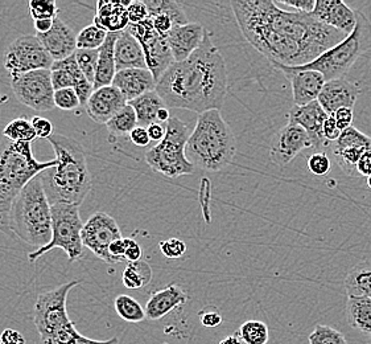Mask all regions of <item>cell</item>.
<instances>
[{
  "instance_id": "f35d334b",
  "label": "cell",
  "mask_w": 371,
  "mask_h": 344,
  "mask_svg": "<svg viewBox=\"0 0 371 344\" xmlns=\"http://www.w3.org/2000/svg\"><path fill=\"white\" fill-rule=\"evenodd\" d=\"M107 35L106 31L98 28L95 24L88 25L77 35V49L98 51L105 44Z\"/></svg>"
},
{
  "instance_id": "7a4b0ae2",
  "label": "cell",
  "mask_w": 371,
  "mask_h": 344,
  "mask_svg": "<svg viewBox=\"0 0 371 344\" xmlns=\"http://www.w3.org/2000/svg\"><path fill=\"white\" fill-rule=\"evenodd\" d=\"M156 91L173 109L202 114L224 106L228 93L226 62L208 31L193 55L172 64L161 76Z\"/></svg>"
},
{
  "instance_id": "03108f58",
  "label": "cell",
  "mask_w": 371,
  "mask_h": 344,
  "mask_svg": "<svg viewBox=\"0 0 371 344\" xmlns=\"http://www.w3.org/2000/svg\"><path fill=\"white\" fill-rule=\"evenodd\" d=\"M370 344H371V335H370Z\"/></svg>"
},
{
  "instance_id": "44dd1931",
  "label": "cell",
  "mask_w": 371,
  "mask_h": 344,
  "mask_svg": "<svg viewBox=\"0 0 371 344\" xmlns=\"http://www.w3.org/2000/svg\"><path fill=\"white\" fill-rule=\"evenodd\" d=\"M359 91L357 84L346 78H337L325 82L318 101L328 115H335L337 110L342 108L354 109Z\"/></svg>"
},
{
  "instance_id": "bcb514c9",
  "label": "cell",
  "mask_w": 371,
  "mask_h": 344,
  "mask_svg": "<svg viewBox=\"0 0 371 344\" xmlns=\"http://www.w3.org/2000/svg\"><path fill=\"white\" fill-rule=\"evenodd\" d=\"M127 14H128V21L130 24H141L149 18V12L147 8L145 1H130L127 7Z\"/></svg>"
},
{
  "instance_id": "60d3db41",
  "label": "cell",
  "mask_w": 371,
  "mask_h": 344,
  "mask_svg": "<svg viewBox=\"0 0 371 344\" xmlns=\"http://www.w3.org/2000/svg\"><path fill=\"white\" fill-rule=\"evenodd\" d=\"M29 14L34 20H48L58 18V7L54 0H31L29 1Z\"/></svg>"
},
{
  "instance_id": "681fc988",
  "label": "cell",
  "mask_w": 371,
  "mask_h": 344,
  "mask_svg": "<svg viewBox=\"0 0 371 344\" xmlns=\"http://www.w3.org/2000/svg\"><path fill=\"white\" fill-rule=\"evenodd\" d=\"M149 19L152 20L154 30L159 34L160 36H168L169 32L172 31V28L175 27L173 20L169 18L168 15H164V14H160V15H156V16H152V18Z\"/></svg>"
},
{
  "instance_id": "d6986e66",
  "label": "cell",
  "mask_w": 371,
  "mask_h": 344,
  "mask_svg": "<svg viewBox=\"0 0 371 344\" xmlns=\"http://www.w3.org/2000/svg\"><path fill=\"white\" fill-rule=\"evenodd\" d=\"M311 15L346 36L353 32L357 25L355 10L341 0H316V7Z\"/></svg>"
},
{
  "instance_id": "9f6ffc18",
  "label": "cell",
  "mask_w": 371,
  "mask_h": 344,
  "mask_svg": "<svg viewBox=\"0 0 371 344\" xmlns=\"http://www.w3.org/2000/svg\"><path fill=\"white\" fill-rule=\"evenodd\" d=\"M130 139L134 145L138 146V147H147L151 144V138H149L147 127H135L134 131L130 134Z\"/></svg>"
},
{
  "instance_id": "7c38bea8",
  "label": "cell",
  "mask_w": 371,
  "mask_h": 344,
  "mask_svg": "<svg viewBox=\"0 0 371 344\" xmlns=\"http://www.w3.org/2000/svg\"><path fill=\"white\" fill-rule=\"evenodd\" d=\"M11 87L19 102L31 109L51 111L56 108L51 71L43 69L14 77Z\"/></svg>"
},
{
  "instance_id": "ab89813d",
  "label": "cell",
  "mask_w": 371,
  "mask_h": 344,
  "mask_svg": "<svg viewBox=\"0 0 371 344\" xmlns=\"http://www.w3.org/2000/svg\"><path fill=\"white\" fill-rule=\"evenodd\" d=\"M309 344H349L345 335L336 328L318 325L309 334Z\"/></svg>"
},
{
  "instance_id": "680465c9",
  "label": "cell",
  "mask_w": 371,
  "mask_h": 344,
  "mask_svg": "<svg viewBox=\"0 0 371 344\" xmlns=\"http://www.w3.org/2000/svg\"><path fill=\"white\" fill-rule=\"evenodd\" d=\"M357 172L359 176H370L371 175V150L363 152L361 159L357 164Z\"/></svg>"
},
{
  "instance_id": "f1b7e54d",
  "label": "cell",
  "mask_w": 371,
  "mask_h": 344,
  "mask_svg": "<svg viewBox=\"0 0 371 344\" xmlns=\"http://www.w3.org/2000/svg\"><path fill=\"white\" fill-rule=\"evenodd\" d=\"M128 105H131L138 118V125L142 127H148L154 124H159L158 114L161 109L167 108L165 102L158 94V91H149L141 95L139 98L130 101Z\"/></svg>"
},
{
  "instance_id": "f546056e",
  "label": "cell",
  "mask_w": 371,
  "mask_h": 344,
  "mask_svg": "<svg viewBox=\"0 0 371 344\" xmlns=\"http://www.w3.org/2000/svg\"><path fill=\"white\" fill-rule=\"evenodd\" d=\"M346 319L349 326L371 335V298L348 297Z\"/></svg>"
},
{
  "instance_id": "ffe728a7",
  "label": "cell",
  "mask_w": 371,
  "mask_h": 344,
  "mask_svg": "<svg viewBox=\"0 0 371 344\" xmlns=\"http://www.w3.org/2000/svg\"><path fill=\"white\" fill-rule=\"evenodd\" d=\"M127 104L128 102L123 94L115 87L110 85L93 91L85 108L91 121L106 125Z\"/></svg>"
},
{
  "instance_id": "6da1fadb",
  "label": "cell",
  "mask_w": 371,
  "mask_h": 344,
  "mask_svg": "<svg viewBox=\"0 0 371 344\" xmlns=\"http://www.w3.org/2000/svg\"><path fill=\"white\" fill-rule=\"evenodd\" d=\"M230 5L242 35L272 65H307L346 38L311 14L285 11L272 0H237Z\"/></svg>"
},
{
  "instance_id": "e0dca14e",
  "label": "cell",
  "mask_w": 371,
  "mask_h": 344,
  "mask_svg": "<svg viewBox=\"0 0 371 344\" xmlns=\"http://www.w3.org/2000/svg\"><path fill=\"white\" fill-rule=\"evenodd\" d=\"M279 72L283 73L291 82L295 106H305L311 102L318 101L326 80L321 73L316 71H299L296 68L274 65Z\"/></svg>"
},
{
  "instance_id": "9c48e42d",
  "label": "cell",
  "mask_w": 371,
  "mask_h": 344,
  "mask_svg": "<svg viewBox=\"0 0 371 344\" xmlns=\"http://www.w3.org/2000/svg\"><path fill=\"white\" fill-rule=\"evenodd\" d=\"M84 225L80 215V205L64 203L52 205V240L47 246L28 254L29 262L34 264L43 254L48 253L54 248L62 249L71 262L80 260L84 255Z\"/></svg>"
},
{
  "instance_id": "6f0895ef",
  "label": "cell",
  "mask_w": 371,
  "mask_h": 344,
  "mask_svg": "<svg viewBox=\"0 0 371 344\" xmlns=\"http://www.w3.org/2000/svg\"><path fill=\"white\" fill-rule=\"evenodd\" d=\"M108 252L111 254L112 260L115 264H119V262H123L125 261V245H124V238H119L117 241H114L110 248H108Z\"/></svg>"
},
{
  "instance_id": "cb8c5ba5",
  "label": "cell",
  "mask_w": 371,
  "mask_h": 344,
  "mask_svg": "<svg viewBox=\"0 0 371 344\" xmlns=\"http://www.w3.org/2000/svg\"><path fill=\"white\" fill-rule=\"evenodd\" d=\"M156 80L147 68L123 69L115 74L112 87L123 94L127 102L139 98L143 94L156 91Z\"/></svg>"
},
{
  "instance_id": "836d02e7",
  "label": "cell",
  "mask_w": 371,
  "mask_h": 344,
  "mask_svg": "<svg viewBox=\"0 0 371 344\" xmlns=\"http://www.w3.org/2000/svg\"><path fill=\"white\" fill-rule=\"evenodd\" d=\"M152 279V269L151 266L144 262H128L123 272V284L127 289H142L147 286Z\"/></svg>"
},
{
  "instance_id": "e7e4bbea",
  "label": "cell",
  "mask_w": 371,
  "mask_h": 344,
  "mask_svg": "<svg viewBox=\"0 0 371 344\" xmlns=\"http://www.w3.org/2000/svg\"><path fill=\"white\" fill-rule=\"evenodd\" d=\"M368 185H369V188L371 190V175L370 176H368Z\"/></svg>"
},
{
  "instance_id": "8d00e7d4",
  "label": "cell",
  "mask_w": 371,
  "mask_h": 344,
  "mask_svg": "<svg viewBox=\"0 0 371 344\" xmlns=\"http://www.w3.org/2000/svg\"><path fill=\"white\" fill-rule=\"evenodd\" d=\"M5 139L11 142H28L32 144L37 138L32 122L27 118H16L11 121L3 130Z\"/></svg>"
},
{
  "instance_id": "83f0119b",
  "label": "cell",
  "mask_w": 371,
  "mask_h": 344,
  "mask_svg": "<svg viewBox=\"0 0 371 344\" xmlns=\"http://www.w3.org/2000/svg\"><path fill=\"white\" fill-rule=\"evenodd\" d=\"M119 34H108L105 44L98 49V62L94 78V91L112 85L114 77L117 74V61H115V43Z\"/></svg>"
},
{
  "instance_id": "11a10c76",
  "label": "cell",
  "mask_w": 371,
  "mask_h": 344,
  "mask_svg": "<svg viewBox=\"0 0 371 344\" xmlns=\"http://www.w3.org/2000/svg\"><path fill=\"white\" fill-rule=\"evenodd\" d=\"M0 344H27V339L16 330L5 328L0 334Z\"/></svg>"
},
{
  "instance_id": "30bf717a",
  "label": "cell",
  "mask_w": 371,
  "mask_h": 344,
  "mask_svg": "<svg viewBox=\"0 0 371 344\" xmlns=\"http://www.w3.org/2000/svg\"><path fill=\"white\" fill-rule=\"evenodd\" d=\"M53 62L40 40L32 35L18 37L4 55V68L11 78L35 71H51Z\"/></svg>"
},
{
  "instance_id": "7402d4cb",
  "label": "cell",
  "mask_w": 371,
  "mask_h": 344,
  "mask_svg": "<svg viewBox=\"0 0 371 344\" xmlns=\"http://www.w3.org/2000/svg\"><path fill=\"white\" fill-rule=\"evenodd\" d=\"M206 30L198 23L175 25L167 36L175 62L188 60L201 47Z\"/></svg>"
},
{
  "instance_id": "5b68a950",
  "label": "cell",
  "mask_w": 371,
  "mask_h": 344,
  "mask_svg": "<svg viewBox=\"0 0 371 344\" xmlns=\"http://www.w3.org/2000/svg\"><path fill=\"white\" fill-rule=\"evenodd\" d=\"M237 152L235 137L219 110L198 114L187 144V158L195 168L217 172L226 168Z\"/></svg>"
},
{
  "instance_id": "d590c367",
  "label": "cell",
  "mask_w": 371,
  "mask_h": 344,
  "mask_svg": "<svg viewBox=\"0 0 371 344\" xmlns=\"http://www.w3.org/2000/svg\"><path fill=\"white\" fill-rule=\"evenodd\" d=\"M149 18L156 16L160 14L168 15L173 20L175 25H185L188 24V18L182 10V7L173 0H148L145 1Z\"/></svg>"
},
{
  "instance_id": "7bdbcfd3",
  "label": "cell",
  "mask_w": 371,
  "mask_h": 344,
  "mask_svg": "<svg viewBox=\"0 0 371 344\" xmlns=\"http://www.w3.org/2000/svg\"><path fill=\"white\" fill-rule=\"evenodd\" d=\"M54 105L60 110L71 111L80 108L81 102L74 89H61L54 91Z\"/></svg>"
},
{
  "instance_id": "7dc6e473",
  "label": "cell",
  "mask_w": 371,
  "mask_h": 344,
  "mask_svg": "<svg viewBox=\"0 0 371 344\" xmlns=\"http://www.w3.org/2000/svg\"><path fill=\"white\" fill-rule=\"evenodd\" d=\"M198 318H200L201 325L206 328H215V327L219 326L224 321L222 314L219 312L218 308H215L214 306H206V308H202L198 312Z\"/></svg>"
},
{
  "instance_id": "91938a15",
  "label": "cell",
  "mask_w": 371,
  "mask_h": 344,
  "mask_svg": "<svg viewBox=\"0 0 371 344\" xmlns=\"http://www.w3.org/2000/svg\"><path fill=\"white\" fill-rule=\"evenodd\" d=\"M147 130H148L151 141H156V142H161L167 134V126H163L161 124H154L147 127Z\"/></svg>"
},
{
  "instance_id": "6125c7cd",
  "label": "cell",
  "mask_w": 371,
  "mask_h": 344,
  "mask_svg": "<svg viewBox=\"0 0 371 344\" xmlns=\"http://www.w3.org/2000/svg\"><path fill=\"white\" fill-rule=\"evenodd\" d=\"M219 344H243V342H242L241 336L238 335V332H234V334H231V335L225 336V338L219 342Z\"/></svg>"
},
{
  "instance_id": "816d5d0a",
  "label": "cell",
  "mask_w": 371,
  "mask_h": 344,
  "mask_svg": "<svg viewBox=\"0 0 371 344\" xmlns=\"http://www.w3.org/2000/svg\"><path fill=\"white\" fill-rule=\"evenodd\" d=\"M341 133H342V131L337 126L335 115H329V117L326 118V121L324 122V126H322V135H324V138H325L329 144H335L337 139L339 138Z\"/></svg>"
},
{
  "instance_id": "f5cc1de1",
  "label": "cell",
  "mask_w": 371,
  "mask_h": 344,
  "mask_svg": "<svg viewBox=\"0 0 371 344\" xmlns=\"http://www.w3.org/2000/svg\"><path fill=\"white\" fill-rule=\"evenodd\" d=\"M124 245H125V254H124L125 261L138 262V261L142 260V248L135 240L124 238Z\"/></svg>"
},
{
  "instance_id": "c3c4849f",
  "label": "cell",
  "mask_w": 371,
  "mask_h": 344,
  "mask_svg": "<svg viewBox=\"0 0 371 344\" xmlns=\"http://www.w3.org/2000/svg\"><path fill=\"white\" fill-rule=\"evenodd\" d=\"M32 126L35 128L37 138L41 139H49L53 135V125L51 121L43 117H34L32 118Z\"/></svg>"
},
{
  "instance_id": "d4e9b609",
  "label": "cell",
  "mask_w": 371,
  "mask_h": 344,
  "mask_svg": "<svg viewBox=\"0 0 371 344\" xmlns=\"http://www.w3.org/2000/svg\"><path fill=\"white\" fill-rule=\"evenodd\" d=\"M187 294L176 284H171L164 289L152 293L145 303V317L149 321H159L171 311L185 305Z\"/></svg>"
},
{
  "instance_id": "74e56055",
  "label": "cell",
  "mask_w": 371,
  "mask_h": 344,
  "mask_svg": "<svg viewBox=\"0 0 371 344\" xmlns=\"http://www.w3.org/2000/svg\"><path fill=\"white\" fill-rule=\"evenodd\" d=\"M237 332L245 344H267L270 339L268 327L261 321H248Z\"/></svg>"
},
{
  "instance_id": "94428289",
  "label": "cell",
  "mask_w": 371,
  "mask_h": 344,
  "mask_svg": "<svg viewBox=\"0 0 371 344\" xmlns=\"http://www.w3.org/2000/svg\"><path fill=\"white\" fill-rule=\"evenodd\" d=\"M54 20H52V19H48V20H36L34 25H35V30L37 31V34H48L53 28Z\"/></svg>"
},
{
  "instance_id": "5bb4252c",
  "label": "cell",
  "mask_w": 371,
  "mask_h": 344,
  "mask_svg": "<svg viewBox=\"0 0 371 344\" xmlns=\"http://www.w3.org/2000/svg\"><path fill=\"white\" fill-rule=\"evenodd\" d=\"M339 168L349 176L358 178L357 164L365 151L371 150V138L352 126L344 130L332 145Z\"/></svg>"
},
{
  "instance_id": "2e32d148",
  "label": "cell",
  "mask_w": 371,
  "mask_h": 344,
  "mask_svg": "<svg viewBox=\"0 0 371 344\" xmlns=\"http://www.w3.org/2000/svg\"><path fill=\"white\" fill-rule=\"evenodd\" d=\"M51 73L54 91L74 89L80 98L81 106H86L88 98L94 91V85L88 82V78L81 72L75 60V54L65 60L54 61Z\"/></svg>"
},
{
  "instance_id": "e575fe53",
  "label": "cell",
  "mask_w": 371,
  "mask_h": 344,
  "mask_svg": "<svg viewBox=\"0 0 371 344\" xmlns=\"http://www.w3.org/2000/svg\"><path fill=\"white\" fill-rule=\"evenodd\" d=\"M114 306H115L117 314L125 322L139 323V322H143L144 319H147L145 310L131 295H125V294L118 295L114 301Z\"/></svg>"
},
{
  "instance_id": "3957f363",
  "label": "cell",
  "mask_w": 371,
  "mask_h": 344,
  "mask_svg": "<svg viewBox=\"0 0 371 344\" xmlns=\"http://www.w3.org/2000/svg\"><path fill=\"white\" fill-rule=\"evenodd\" d=\"M48 142L56 152L57 165L45 170L38 176L51 205H81L91 190V175L84 147L75 139L53 134Z\"/></svg>"
},
{
  "instance_id": "484cf974",
  "label": "cell",
  "mask_w": 371,
  "mask_h": 344,
  "mask_svg": "<svg viewBox=\"0 0 371 344\" xmlns=\"http://www.w3.org/2000/svg\"><path fill=\"white\" fill-rule=\"evenodd\" d=\"M128 4L130 1L99 0L97 3V11L93 24L106 31L107 34L122 32L130 24L127 14Z\"/></svg>"
},
{
  "instance_id": "8fae6325",
  "label": "cell",
  "mask_w": 371,
  "mask_h": 344,
  "mask_svg": "<svg viewBox=\"0 0 371 344\" xmlns=\"http://www.w3.org/2000/svg\"><path fill=\"white\" fill-rule=\"evenodd\" d=\"M125 30L141 43L147 69L152 73L158 82L167 69L175 64L167 37L160 36L154 30L152 20L149 18L141 24H128Z\"/></svg>"
},
{
  "instance_id": "1f68e13d",
  "label": "cell",
  "mask_w": 371,
  "mask_h": 344,
  "mask_svg": "<svg viewBox=\"0 0 371 344\" xmlns=\"http://www.w3.org/2000/svg\"><path fill=\"white\" fill-rule=\"evenodd\" d=\"M345 290L348 297L371 298V265L359 264L348 273L345 278Z\"/></svg>"
},
{
  "instance_id": "f6af8a7d",
  "label": "cell",
  "mask_w": 371,
  "mask_h": 344,
  "mask_svg": "<svg viewBox=\"0 0 371 344\" xmlns=\"http://www.w3.org/2000/svg\"><path fill=\"white\" fill-rule=\"evenodd\" d=\"M159 246L160 252L163 253V255L167 258H171V260L181 258L187 252V244L178 238L164 240L160 242Z\"/></svg>"
},
{
  "instance_id": "8992f818",
  "label": "cell",
  "mask_w": 371,
  "mask_h": 344,
  "mask_svg": "<svg viewBox=\"0 0 371 344\" xmlns=\"http://www.w3.org/2000/svg\"><path fill=\"white\" fill-rule=\"evenodd\" d=\"M10 229L25 244L41 249L52 240V205L40 176L29 181L12 204Z\"/></svg>"
},
{
  "instance_id": "db71d44e",
  "label": "cell",
  "mask_w": 371,
  "mask_h": 344,
  "mask_svg": "<svg viewBox=\"0 0 371 344\" xmlns=\"http://www.w3.org/2000/svg\"><path fill=\"white\" fill-rule=\"evenodd\" d=\"M335 118H336L337 126L344 131L349 127L353 126L354 111L353 109L349 108H342V109L337 110L335 113Z\"/></svg>"
},
{
  "instance_id": "b9f144b4",
  "label": "cell",
  "mask_w": 371,
  "mask_h": 344,
  "mask_svg": "<svg viewBox=\"0 0 371 344\" xmlns=\"http://www.w3.org/2000/svg\"><path fill=\"white\" fill-rule=\"evenodd\" d=\"M75 60L81 72L84 73V76L88 78V82L94 84L97 62H98V51L77 49Z\"/></svg>"
},
{
  "instance_id": "52a82bcc",
  "label": "cell",
  "mask_w": 371,
  "mask_h": 344,
  "mask_svg": "<svg viewBox=\"0 0 371 344\" xmlns=\"http://www.w3.org/2000/svg\"><path fill=\"white\" fill-rule=\"evenodd\" d=\"M355 14L357 25L349 36L312 62L295 68L299 71H316L321 73L326 81L344 78L355 61L371 49L370 20L362 11L355 10Z\"/></svg>"
},
{
  "instance_id": "ac0fdd59",
  "label": "cell",
  "mask_w": 371,
  "mask_h": 344,
  "mask_svg": "<svg viewBox=\"0 0 371 344\" xmlns=\"http://www.w3.org/2000/svg\"><path fill=\"white\" fill-rule=\"evenodd\" d=\"M328 117L320 102L315 101L305 106H294L289 110L288 124L302 127L311 139L312 147L315 150H322L331 145L322 135V126Z\"/></svg>"
},
{
  "instance_id": "be15d7a7",
  "label": "cell",
  "mask_w": 371,
  "mask_h": 344,
  "mask_svg": "<svg viewBox=\"0 0 371 344\" xmlns=\"http://www.w3.org/2000/svg\"><path fill=\"white\" fill-rule=\"evenodd\" d=\"M169 119H171L169 110L167 109V108L160 110L159 114H158V121H159V124H163V122H168Z\"/></svg>"
},
{
  "instance_id": "4316f807",
  "label": "cell",
  "mask_w": 371,
  "mask_h": 344,
  "mask_svg": "<svg viewBox=\"0 0 371 344\" xmlns=\"http://www.w3.org/2000/svg\"><path fill=\"white\" fill-rule=\"evenodd\" d=\"M115 61L118 72L123 69L147 68L141 43L127 30L119 32V36L115 43Z\"/></svg>"
},
{
  "instance_id": "4dcf8cb0",
  "label": "cell",
  "mask_w": 371,
  "mask_h": 344,
  "mask_svg": "<svg viewBox=\"0 0 371 344\" xmlns=\"http://www.w3.org/2000/svg\"><path fill=\"white\" fill-rule=\"evenodd\" d=\"M43 344H119V338L114 336L107 341H95L81 335L73 322H69L51 335L41 339Z\"/></svg>"
},
{
  "instance_id": "ba28073f",
  "label": "cell",
  "mask_w": 371,
  "mask_h": 344,
  "mask_svg": "<svg viewBox=\"0 0 371 344\" xmlns=\"http://www.w3.org/2000/svg\"><path fill=\"white\" fill-rule=\"evenodd\" d=\"M191 134L187 124L177 117H171L164 139L147 151L145 162L155 172L171 179L195 174V165L187 158V144Z\"/></svg>"
},
{
  "instance_id": "ee69618b",
  "label": "cell",
  "mask_w": 371,
  "mask_h": 344,
  "mask_svg": "<svg viewBox=\"0 0 371 344\" xmlns=\"http://www.w3.org/2000/svg\"><path fill=\"white\" fill-rule=\"evenodd\" d=\"M308 170L313 175L324 176L332 170V162L325 152L318 151L308 158Z\"/></svg>"
},
{
  "instance_id": "4fadbf2b",
  "label": "cell",
  "mask_w": 371,
  "mask_h": 344,
  "mask_svg": "<svg viewBox=\"0 0 371 344\" xmlns=\"http://www.w3.org/2000/svg\"><path fill=\"white\" fill-rule=\"evenodd\" d=\"M123 238L118 222L105 212H95L84 225L82 244L107 264H115L108 252L110 245Z\"/></svg>"
},
{
  "instance_id": "d6a6232c",
  "label": "cell",
  "mask_w": 371,
  "mask_h": 344,
  "mask_svg": "<svg viewBox=\"0 0 371 344\" xmlns=\"http://www.w3.org/2000/svg\"><path fill=\"white\" fill-rule=\"evenodd\" d=\"M136 113L131 105H125L123 109L117 113L106 124L107 130L114 137L130 135L135 127H138Z\"/></svg>"
},
{
  "instance_id": "603a6c76",
  "label": "cell",
  "mask_w": 371,
  "mask_h": 344,
  "mask_svg": "<svg viewBox=\"0 0 371 344\" xmlns=\"http://www.w3.org/2000/svg\"><path fill=\"white\" fill-rule=\"evenodd\" d=\"M36 36L53 61L65 60L77 52V36L60 18L54 20L53 28L48 34H37Z\"/></svg>"
},
{
  "instance_id": "277c9868",
  "label": "cell",
  "mask_w": 371,
  "mask_h": 344,
  "mask_svg": "<svg viewBox=\"0 0 371 344\" xmlns=\"http://www.w3.org/2000/svg\"><path fill=\"white\" fill-rule=\"evenodd\" d=\"M57 165V161L38 162L28 142L0 144V231L12 236L10 229V214L14 201L23 188L48 168Z\"/></svg>"
},
{
  "instance_id": "f907efd6",
  "label": "cell",
  "mask_w": 371,
  "mask_h": 344,
  "mask_svg": "<svg viewBox=\"0 0 371 344\" xmlns=\"http://www.w3.org/2000/svg\"><path fill=\"white\" fill-rule=\"evenodd\" d=\"M275 3L295 8L298 12L302 14H312L316 7V0H279Z\"/></svg>"
},
{
  "instance_id": "9a60e30c",
  "label": "cell",
  "mask_w": 371,
  "mask_h": 344,
  "mask_svg": "<svg viewBox=\"0 0 371 344\" xmlns=\"http://www.w3.org/2000/svg\"><path fill=\"white\" fill-rule=\"evenodd\" d=\"M312 147L305 130L298 125L288 124L278 131L270 146L271 162L278 167L291 163L302 150Z\"/></svg>"
}]
</instances>
